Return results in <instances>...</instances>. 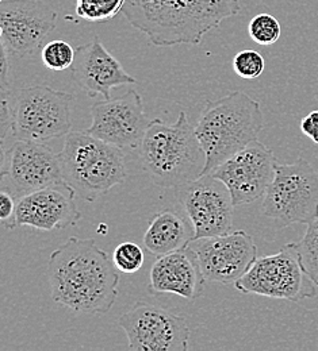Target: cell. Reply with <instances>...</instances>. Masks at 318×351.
I'll return each instance as SVG.
<instances>
[{"instance_id":"15","label":"cell","mask_w":318,"mask_h":351,"mask_svg":"<svg viewBox=\"0 0 318 351\" xmlns=\"http://www.w3.org/2000/svg\"><path fill=\"white\" fill-rule=\"evenodd\" d=\"M91 117L87 132L121 149L138 147L150 122L144 112L142 97L135 89L95 103Z\"/></svg>"},{"instance_id":"26","label":"cell","mask_w":318,"mask_h":351,"mask_svg":"<svg viewBox=\"0 0 318 351\" xmlns=\"http://www.w3.org/2000/svg\"><path fill=\"white\" fill-rule=\"evenodd\" d=\"M15 200L16 199L7 189L0 191V220L5 228H8L11 220L14 218L16 208Z\"/></svg>"},{"instance_id":"5","label":"cell","mask_w":318,"mask_h":351,"mask_svg":"<svg viewBox=\"0 0 318 351\" xmlns=\"http://www.w3.org/2000/svg\"><path fill=\"white\" fill-rule=\"evenodd\" d=\"M58 157L64 181L89 203L124 184L128 177L122 149L90 132H68Z\"/></svg>"},{"instance_id":"22","label":"cell","mask_w":318,"mask_h":351,"mask_svg":"<svg viewBox=\"0 0 318 351\" xmlns=\"http://www.w3.org/2000/svg\"><path fill=\"white\" fill-rule=\"evenodd\" d=\"M248 34L253 43L270 46L280 38L282 26L271 14H258L248 25Z\"/></svg>"},{"instance_id":"18","label":"cell","mask_w":318,"mask_h":351,"mask_svg":"<svg viewBox=\"0 0 318 351\" xmlns=\"http://www.w3.org/2000/svg\"><path fill=\"white\" fill-rule=\"evenodd\" d=\"M206 282L194 250L185 246L157 257L150 267L148 292L153 296L172 293L195 302L202 296Z\"/></svg>"},{"instance_id":"2","label":"cell","mask_w":318,"mask_h":351,"mask_svg":"<svg viewBox=\"0 0 318 351\" xmlns=\"http://www.w3.org/2000/svg\"><path fill=\"white\" fill-rule=\"evenodd\" d=\"M238 0H126V21L155 46L198 45L240 12Z\"/></svg>"},{"instance_id":"23","label":"cell","mask_w":318,"mask_h":351,"mask_svg":"<svg viewBox=\"0 0 318 351\" xmlns=\"http://www.w3.org/2000/svg\"><path fill=\"white\" fill-rule=\"evenodd\" d=\"M76 50L63 40L50 41L43 47L41 58L47 69L60 72L71 68L75 61Z\"/></svg>"},{"instance_id":"8","label":"cell","mask_w":318,"mask_h":351,"mask_svg":"<svg viewBox=\"0 0 318 351\" xmlns=\"http://www.w3.org/2000/svg\"><path fill=\"white\" fill-rule=\"evenodd\" d=\"M233 287L244 295H258L293 303L317 295V285L305 271L295 243L283 246L276 254L258 258Z\"/></svg>"},{"instance_id":"4","label":"cell","mask_w":318,"mask_h":351,"mask_svg":"<svg viewBox=\"0 0 318 351\" xmlns=\"http://www.w3.org/2000/svg\"><path fill=\"white\" fill-rule=\"evenodd\" d=\"M139 161L152 181L161 188H178L202 175L206 156L182 111L174 123L152 119L138 146Z\"/></svg>"},{"instance_id":"11","label":"cell","mask_w":318,"mask_h":351,"mask_svg":"<svg viewBox=\"0 0 318 351\" xmlns=\"http://www.w3.org/2000/svg\"><path fill=\"white\" fill-rule=\"evenodd\" d=\"M177 199L195 230V239L225 235L233 230V200L227 185L213 175L184 182Z\"/></svg>"},{"instance_id":"20","label":"cell","mask_w":318,"mask_h":351,"mask_svg":"<svg viewBox=\"0 0 318 351\" xmlns=\"http://www.w3.org/2000/svg\"><path fill=\"white\" fill-rule=\"evenodd\" d=\"M126 0H76V14L89 22H107L122 12Z\"/></svg>"},{"instance_id":"14","label":"cell","mask_w":318,"mask_h":351,"mask_svg":"<svg viewBox=\"0 0 318 351\" xmlns=\"http://www.w3.org/2000/svg\"><path fill=\"white\" fill-rule=\"evenodd\" d=\"M276 165L273 150L253 141L210 175L227 185L234 207H238L255 203L266 195L275 177Z\"/></svg>"},{"instance_id":"19","label":"cell","mask_w":318,"mask_h":351,"mask_svg":"<svg viewBox=\"0 0 318 351\" xmlns=\"http://www.w3.org/2000/svg\"><path fill=\"white\" fill-rule=\"evenodd\" d=\"M192 239H195V230L190 219L167 208L149 220L144 234V246L150 254L160 257L188 246Z\"/></svg>"},{"instance_id":"16","label":"cell","mask_w":318,"mask_h":351,"mask_svg":"<svg viewBox=\"0 0 318 351\" xmlns=\"http://www.w3.org/2000/svg\"><path fill=\"white\" fill-rule=\"evenodd\" d=\"M76 192L67 182L54 184L21 197L7 230L27 226L41 231L63 230L76 226L82 214L76 204Z\"/></svg>"},{"instance_id":"17","label":"cell","mask_w":318,"mask_h":351,"mask_svg":"<svg viewBox=\"0 0 318 351\" xmlns=\"http://www.w3.org/2000/svg\"><path fill=\"white\" fill-rule=\"evenodd\" d=\"M72 77L90 97L102 95L104 99H111L113 88L137 83L98 37L76 47Z\"/></svg>"},{"instance_id":"21","label":"cell","mask_w":318,"mask_h":351,"mask_svg":"<svg viewBox=\"0 0 318 351\" xmlns=\"http://www.w3.org/2000/svg\"><path fill=\"white\" fill-rule=\"evenodd\" d=\"M295 245L305 271L318 287V219L308 224L305 235Z\"/></svg>"},{"instance_id":"7","label":"cell","mask_w":318,"mask_h":351,"mask_svg":"<svg viewBox=\"0 0 318 351\" xmlns=\"http://www.w3.org/2000/svg\"><path fill=\"white\" fill-rule=\"evenodd\" d=\"M264 217L280 227L309 224L318 219V173L302 157L276 165L273 182L263 196Z\"/></svg>"},{"instance_id":"1","label":"cell","mask_w":318,"mask_h":351,"mask_svg":"<svg viewBox=\"0 0 318 351\" xmlns=\"http://www.w3.org/2000/svg\"><path fill=\"white\" fill-rule=\"evenodd\" d=\"M109 254L93 239L71 237L47 263L53 302L87 315H104L117 300L120 274Z\"/></svg>"},{"instance_id":"3","label":"cell","mask_w":318,"mask_h":351,"mask_svg":"<svg viewBox=\"0 0 318 351\" xmlns=\"http://www.w3.org/2000/svg\"><path fill=\"white\" fill-rule=\"evenodd\" d=\"M260 103L245 92L234 90L214 101L207 100L195 125L205 152L202 175H210L236 153L247 147L263 130Z\"/></svg>"},{"instance_id":"27","label":"cell","mask_w":318,"mask_h":351,"mask_svg":"<svg viewBox=\"0 0 318 351\" xmlns=\"http://www.w3.org/2000/svg\"><path fill=\"white\" fill-rule=\"evenodd\" d=\"M301 132L318 145V110L302 119Z\"/></svg>"},{"instance_id":"25","label":"cell","mask_w":318,"mask_h":351,"mask_svg":"<svg viewBox=\"0 0 318 351\" xmlns=\"http://www.w3.org/2000/svg\"><path fill=\"white\" fill-rule=\"evenodd\" d=\"M264 58L256 50L245 49L242 51H238L233 58L234 73L244 80L259 79L264 72Z\"/></svg>"},{"instance_id":"12","label":"cell","mask_w":318,"mask_h":351,"mask_svg":"<svg viewBox=\"0 0 318 351\" xmlns=\"http://www.w3.org/2000/svg\"><path fill=\"white\" fill-rule=\"evenodd\" d=\"M207 282L234 285L256 263L258 246L244 230L192 239L188 245Z\"/></svg>"},{"instance_id":"28","label":"cell","mask_w":318,"mask_h":351,"mask_svg":"<svg viewBox=\"0 0 318 351\" xmlns=\"http://www.w3.org/2000/svg\"><path fill=\"white\" fill-rule=\"evenodd\" d=\"M8 53L1 46V69H0V84L1 92H8L10 87V61H8Z\"/></svg>"},{"instance_id":"13","label":"cell","mask_w":318,"mask_h":351,"mask_svg":"<svg viewBox=\"0 0 318 351\" xmlns=\"http://www.w3.org/2000/svg\"><path fill=\"white\" fill-rule=\"evenodd\" d=\"M56 25L57 12L43 0H3L0 4L1 46L10 56L34 54Z\"/></svg>"},{"instance_id":"9","label":"cell","mask_w":318,"mask_h":351,"mask_svg":"<svg viewBox=\"0 0 318 351\" xmlns=\"http://www.w3.org/2000/svg\"><path fill=\"white\" fill-rule=\"evenodd\" d=\"M1 189H7L16 200L54 184L64 177L58 154L45 142L16 139L1 157Z\"/></svg>"},{"instance_id":"24","label":"cell","mask_w":318,"mask_h":351,"mask_svg":"<svg viewBox=\"0 0 318 351\" xmlns=\"http://www.w3.org/2000/svg\"><path fill=\"white\" fill-rule=\"evenodd\" d=\"M111 258L115 267L120 270V273H124V274L136 273L145 263L144 250L138 243L132 241L120 243L115 247Z\"/></svg>"},{"instance_id":"6","label":"cell","mask_w":318,"mask_h":351,"mask_svg":"<svg viewBox=\"0 0 318 351\" xmlns=\"http://www.w3.org/2000/svg\"><path fill=\"white\" fill-rule=\"evenodd\" d=\"M75 100L73 93L45 84L8 92L12 136L45 143L65 136L72 128Z\"/></svg>"},{"instance_id":"10","label":"cell","mask_w":318,"mask_h":351,"mask_svg":"<svg viewBox=\"0 0 318 351\" xmlns=\"http://www.w3.org/2000/svg\"><path fill=\"white\" fill-rule=\"evenodd\" d=\"M129 349L136 351L188 350L190 327L184 316L146 302H137L118 319Z\"/></svg>"}]
</instances>
